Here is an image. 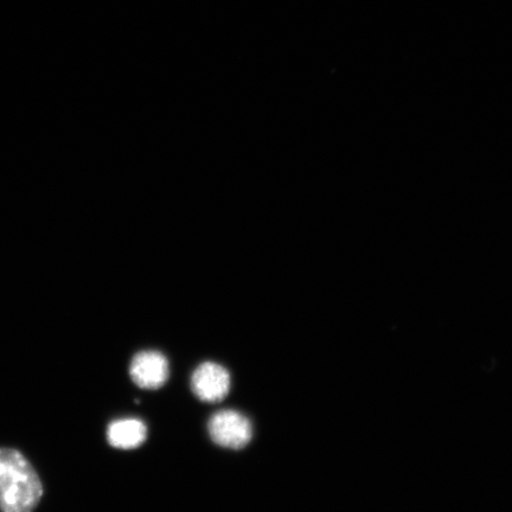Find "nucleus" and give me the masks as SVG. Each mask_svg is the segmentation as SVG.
<instances>
[{
	"label": "nucleus",
	"instance_id": "obj_1",
	"mask_svg": "<svg viewBox=\"0 0 512 512\" xmlns=\"http://www.w3.org/2000/svg\"><path fill=\"white\" fill-rule=\"evenodd\" d=\"M43 485L27 458L12 448H0V511L34 512Z\"/></svg>",
	"mask_w": 512,
	"mask_h": 512
},
{
	"label": "nucleus",
	"instance_id": "obj_2",
	"mask_svg": "<svg viewBox=\"0 0 512 512\" xmlns=\"http://www.w3.org/2000/svg\"><path fill=\"white\" fill-rule=\"evenodd\" d=\"M208 431L216 445L232 450L246 447L253 438L251 421L234 409H224L211 416Z\"/></svg>",
	"mask_w": 512,
	"mask_h": 512
},
{
	"label": "nucleus",
	"instance_id": "obj_3",
	"mask_svg": "<svg viewBox=\"0 0 512 512\" xmlns=\"http://www.w3.org/2000/svg\"><path fill=\"white\" fill-rule=\"evenodd\" d=\"M191 389L201 401H222L230 389L229 371L219 363L204 362L191 376Z\"/></svg>",
	"mask_w": 512,
	"mask_h": 512
},
{
	"label": "nucleus",
	"instance_id": "obj_5",
	"mask_svg": "<svg viewBox=\"0 0 512 512\" xmlns=\"http://www.w3.org/2000/svg\"><path fill=\"white\" fill-rule=\"evenodd\" d=\"M146 438V425L136 418L114 420L107 428L108 443L119 450H133L142 446Z\"/></svg>",
	"mask_w": 512,
	"mask_h": 512
},
{
	"label": "nucleus",
	"instance_id": "obj_4",
	"mask_svg": "<svg viewBox=\"0 0 512 512\" xmlns=\"http://www.w3.org/2000/svg\"><path fill=\"white\" fill-rule=\"evenodd\" d=\"M130 375L134 383L143 389H158L169 380L168 358L155 350L140 351L133 357Z\"/></svg>",
	"mask_w": 512,
	"mask_h": 512
}]
</instances>
